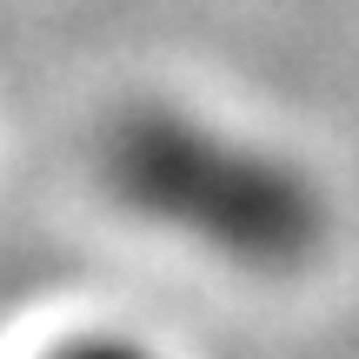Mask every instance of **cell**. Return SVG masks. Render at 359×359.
<instances>
[{
  "mask_svg": "<svg viewBox=\"0 0 359 359\" xmlns=\"http://www.w3.org/2000/svg\"><path fill=\"white\" fill-rule=\"evenodd\" d=\"M53 359H154V353H140L133 339H74V346H60Z\"/></svg>",
  "mask_w": 359,
  "mask_h": 359,
  "instance_id": "obj_2",
  "label": "cell"
},
{
  "mask_svg": "<svg viewBox=\"0 0 359 359\" xmlns=\"http://www.w3.org/2000/svg\"><path fill=\"white\" fill-rule=\"evenodd\" d=\"M114 180L133 193V206L246 266H293L320 233L313 193L280 160L173 120H140L114 147Z\"/></svg>",
  "mask_w": 359,
  "mask_h": 359,
  "instance_id": "obj_1",
  "label": "cell"
}]
</instances>
